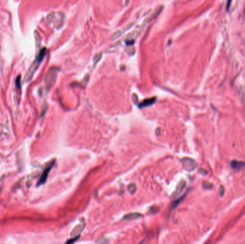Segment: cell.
<instances>
[{"label": "cell", "instance_id": "obj_1", "mask_svg": "<svg viewBox=\"0 0 245 244\" xmlns=\"http://www.w3.org/2000/svg\"><path fill=\"white\" fill-rule=\"evenodd\" d=\"M46 53H47L46 48H42V50L40 51V52H39L38 57H37V58L35 59V62L33 63V65H32V67H30V70H29L27 72V73L25 77V82L30 81V80L32 79V77H33L34 73L35 72V71L38 68L39 65H40V63L42 62L43 59H44L45 55H46Z\"/></svg>", "mask_w": 245, "mask_h": 244}, {"label": "cell", "instance_id": "obj_3", "mask_svg": "<svg viewBox=\"0 0 245 244\" xmlns=\"http://www.w3.org/2000/svg\"><path fill=\"white\" fill-rule=\"evenodd\" d=\"M58 70L59 69L57 68H52L47 74L45 77V86L47 90H50L55 83Z\"/></svg>", "mask_w": 245, "mask_h": 244}, {"label": "cell", "instance_id": "obj_7", "mask_svg": "<svg viewBox=\"0 0 245 244\" xmlns=\"http://www.w3.org/2000/svg\"><path fill=\"white\" fill-rule=\"evenodd\" d=\"M186 182L184 180H182V181L179 182L178 184L176 186V190H175L174 192L173 193V194L171 196L172 198H176L177 196H178L179 195L182 193V191L184 190V189L185 188V187H186Z\"/></svg>", "mask_w": 245, "mask_h": 244}, {"label": "cell", "instance_id": "obj_16", "mask_svg": "<svg viewBox=\"0 0 245 244\" xmlns=\"http://www.w3.org/2000/svg\"><path fill=\"white\" fill-rule=\"evenodd\" d=\"M79 238H80V236L70 238L69 240H67V241H66V243H65V244H74L77 240L79 239Z\"/></svg>", "mask_w": 245, "mask_h": 244}, {"label": "cell", "instance_id": "obj_8", "mask_svg": "<svg viewBox=\"0 0 245 244\" xmlns=\"http://www.w3.org/2000/svg\"><path fill=\"white\" fill-rule=\"evenodd\" d=\"M142 217V215L139 213H130L125 214L123 217V221H134Z\"/></svg>", "mask_w": 245, "mask_h": 244}, {"label": "cell", "instance_id": "obj_10", "mask_svg": "<svg viewBox=\"0 0 245 244\" xmlns=\"http://www.w3.org/2000/svg\"><path fill=\"white\" fill-rule=\"evenodd\" d=\"M231 166L234 170H241L245 167V162L233 161L231 163Z\"/></svg>", "mask_w": 245, "mask_h": 244}, {"label": "cell", "instance_id": "obj_17", "mask_svg": "<svg viewBox=\"0 0 245 244\" xmlns=\"http://www.w3.org/2000/svg\"><path fill=\"white\" fill-rule=\"evenodd\" d=\"M15 84H16V87H17L18 89H20V88H21V80H20V76H18L17 78L16 79Z\"/></svg>", "mask_w": 245, "mask_h": 244}, {"label": "cell", "instance_id": "obj_5", "mask_svg": "<svg viewBox=\"0 0 245 244\" xmlns=\"http://www.w3.org/2000/svg\"><path fill=\"white\" fill-rule=\"evenodd\" d=\"M182 162L184 169L187 171H193L197 166V164L194 160L189 158V157H184L182 159Z\"/></svg>", "mask_w": 245, "mask_h": 244}, {"label": "cell", "instance_id": "obj_2", "mask_svg": "<svg viewBox=\"0 0 245 244\" xmlns=\"http://www.w3.org/2000/svg\"><path fill=\"white\" fill-rule=\"evenodd\" d=\"M65 15L62 12H52L47 17V23L53 24L56 28H60L63 25Z\"/></svg>", "mask_w": 245, "mask_h": 244}, {"label": "cell", "instance_id": "obj_9", "mask_svg": "<svg viewBox=\"0 0 245 244\" xmlns=\"http://www.w3.org/2000/svg\"><path fill=\"white\" fill-rule=\"evenodd\" d=\"M156 97H151V98H148V99L144 100L143 102L140 103L139 108H146V107L151 105V104H153L154 102H156Z\"/></svg>", "mask_w": 245, "mask_h": 244}, {"label": "cell", "instance_id": "obj_15", "mask_svg": "<svg viewBox=\"0 0 245 244\" xmlns=\"http://www.w3.org/2000/svg\"><path fill=\"white\" fill-rule=\"evenodd\" d=\"M102 55L103 54L101 52H99V53H97V54L95 55L94 57H93V62H94V66H95V65L98 64V62H99L100 60V59H101L102 57Z\"/></svg>", "mask_w": 245, "mask_h": 244}, {"label": "cell", "instance_id": "obj_18", "mask_svg": "<svg viewBox=\"0 0 245 244\" xmlns=\"http://www.w3.org/2000/svg\"><path fill=\"white\" fill-rule=\"evenodd\" d=\"M224 194V188L223 186H221L219 187V196L222 197Z\"/></svg>", "mask_w": 245, "mask_h": 244}, {"label": "cell", "instance_id": "obj_14", "mask_svg": "<svg viewBox=\"0 0 245 244\" xmlns=\"http://www.w3.org/2000/svg\"><path fill=\"white\" fill-rule=\"evenodd\" d=\"M137 187L135 183H130L128 186V190L130 192V193L133 194L135 193V191H136Z\"/></svg>", "mask_w": 245, "mask_h": 244}, {"label": "cell", "instance_id": "obj_11", "mask_svg": "<svg viewBox=\"0 0 245 244\" xmlns=\"http://www.w3.org/2000/svg\"><path fill=\"white\" fill-rule=\"evenodd\" d=\"M163 9H164V7H163V6H161V5L159 6V7H158L157 9H156V11L153 12V14H152L151 17H150V18H149V19H148L147 22H146L148 23V22H149L152 21V20H153L156 17H157V16L160 13V12L162 11Z\"/></svg>", "mask_w": 245, "mask_h": 244}, {"label": "cell", "instance_id": "obj_4", "mask_svg": "<svg viewBox=\"0 0 245 244\" xmlns=\"http://www.w3.org/2000/svg\"><path fill=\"white\" fill-rule=\"evenodd\" d=\"M55 162V160H53V161L50 162V163L47 164L46 167H45V168L44 169V171H43V172H42V175H41V177L40 178V179H39V181L38 182V186L43 185V184L46 182L47 177H48V175H49V173H50L51 169H52L53 165H54Z\"/></svg>", "mask_w": 245, "mask_h": 244}, {"label": "cell", "instance_id": "obj_19", "mask_svg": "<svg viewBox=\"0 0 245 244\" xmlns=\"http://www.w3.org/2000/svg\"><path fill=\"white\" fill-rule=\"evenodd\" d=\"M157 209H158V207L153 206V207H151V208H150V211H151V213H153V210H154V213H156V212H157Z\"/></svg>", "mask_w": 245, "mask_h": 244}, {"label": "cell", "instance_id": "obj_6", "mask_svg": "<svg viewBox=\"0 0 245 244\" xmlns=\"http://www.w3.org/2000/svg\"><path fill=\"white\" fill-rule=\"evenodd\" d=\"M85 223L84 221H81L79 224H77L76 226L74 228L73 230L71 231V238H73V237H77V236H80V233L83 232L84 228H85Z\"/></svg>", "mask_w": 245, "mask_h": 244}, {"label": "cell", "instance_id": "obj_12", "mask_svg": "<svg viewBox=\"0 0 245 244\" xmlns=\"http://www.w3.org/2000/svg\"><path fill=\"white\" fill-rule=\"evenodd\" d=\"M124 33V32H123L122 30H117L116 32H114V33L113 34V35L111 36L110 37V40L112 41H115L116 40H118V39L122 35V34Z\"/></svg>", "mask_w": 245, "mask_h": 244}, {"label": "cell", "instance_id": "obj_13", "mask_svg": "<svg viewBox=\"0 0 245 244\" xmlns=\"http://www.w3.org/2000/svg\"><path fill=\"white\" fill-rule=\"evenodd\" d=\"M184 196H183L182 197H181L180 198H178V199H177V200H175V201L173 202L171 204V206H170V209H171V210H173V209H174L175 208H176V206H178V205H179V203H180L182 202V200L183 199H184Z\"/></svg>", "mask_w": 245, "mask_h": 244}, {"label": "cell", "instance_id": "obj_20", "mask_svg": "<svg viewBox=\"0 0 245 244\" xmlns=\"http://www.w3.org/2000/svg\"><path fill=\"white\" fill-rule=\"evenodd\" d=\"M134 42H135V41L133 40H126V41H125V43H126V44H127V45H128V46H130V45L133 44V43H134Z\"/></svg>", "mask_w": 245, "mask_h": 244}]
</instances>
